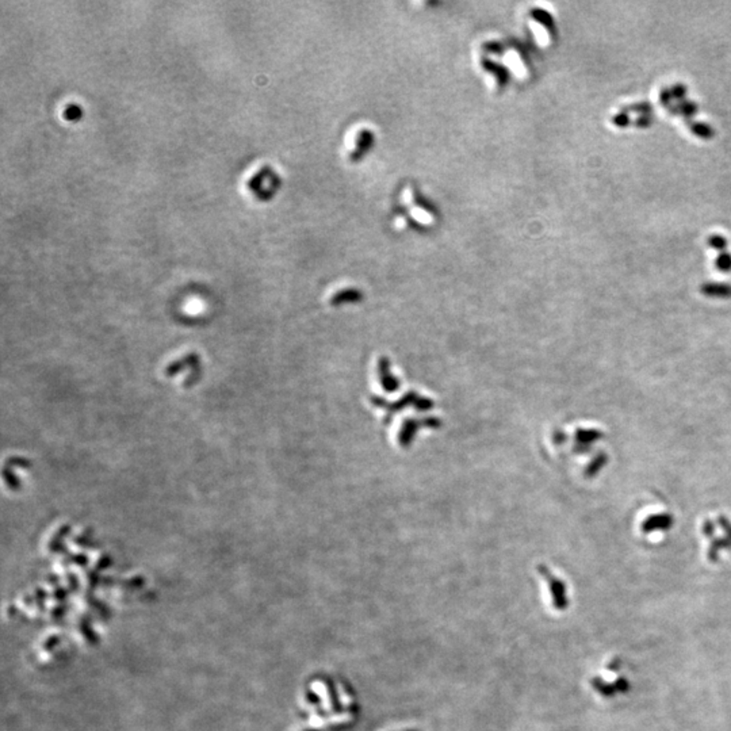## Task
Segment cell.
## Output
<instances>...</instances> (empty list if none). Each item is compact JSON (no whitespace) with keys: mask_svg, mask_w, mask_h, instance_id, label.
<instances>
[{"mask_svg":"<svg viewBox=\"0 0 731 731\" xmlns=\"http://www.w3.org/2000/svg\"><path fill=\"white\" fill-rule=\"evenodd\" d=\"M539 572L549 582L550 592L553 594L554 607L559 609H565L568 607V597H566V587L562 581H559L554 575H550L546 568H539Z\"/></svg>","mask_w":731,"mask_h":731,"instance_id":"cell-1","label":"cell"},{"mask_svg":"<svg viewBox=\"0 0 731 731\" xmlns=\"http://www.w3.org/2000/svg\"><path fill=\"white\" fill-rule=\"evenodd\" d=\"M592 687L601 695V696L611 697L612 695H615V692H626L627 689L630 688L628 682L625 679L618 680V684H615L613 687L608 685L607 682H604L603 680L593 679Z\"/></svg>","mask_w":731,"mask_h":731,"instance_id":"cell-2","label":"cell"}]
</instances>
